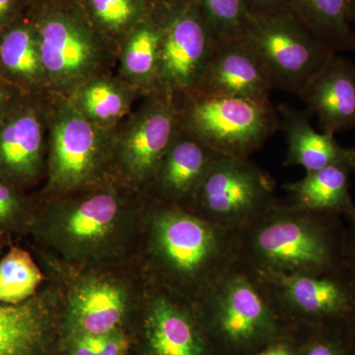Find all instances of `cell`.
Returning a JSON list of instances; mask_svg holds the SVG:
<instances>
[{
	"label": "cell",
	"instance_id": "cell-1",
	"mask_svg": "<svg viewBox=\"0 0 355 355\" xmlns=\"http://www.w3.org/2000/svg\"><path fill=\"white\" fill-rule=\"evenodd\" d=\"M144 197L114 178L35 202L29 233L51 260L77 270L123 266L139 256Z\"/></svg>",
	"mask_w": 355,
	"mask_h": 355
},
{
	"label": "cell",
	"instance_id": "cell-2",
	"mask_svg": "<svg viewBox=\"0 0 355 355\" xmlns=\"http://www.w3.org/2000/svg\"><path fill=\"white\" fill-rule=\"evenodd\" d=\"M139 259L144 279L195 302L239 261L237 234L144 198Z\"/></svg>",
	"mask_w": 355,
	"mask_h": 355
},
{
	"label": "cell",
	"instance_id": "cell-3",
	"mask_svg": "<svg viewBox=\"0 0 355 355\" xmlns=\"http://www.w3.org/2000/svg\"><path fill=\"white\" fill-rule=\"evenodd\" d=\"M345 220L279 200L237 234L239 261L258 272L324 275L345 268Z\"/></svg>",
	"mask_w": 355,
	"mask_h": 355
},
{
	"label": "cell",
	"instance_id": "cell-4",
	"mask_svg": "<svg viewBox=\"0 0 355 355\" xmlns=\"http://www.w3.org/2000/svg\"><path fill=\"white\" fill-rule=\"evenodd\" d=\"M49 92L67 96L113 71L118 50L89 21L77 0H33Z\"/></svg>",
	"mask_w": 355,
	"mask_h": 355
},
{
	"label": "cell",
	"instance_id": "cell-5",
	"mask_svg": "<svg viewBox=\"0 0 355 355\" xmlns=\"http://www.w3.org/2000/svg\"><path fill=\"white\" fill-rule=\"evenodd\" d=\"M217 350L251 355L275 338L286 324L256 273L238 261L195 301Z\"/></svg>",
	"mask_w": 355,
	"mask_h": 355
},
{
	"label": "cell",
	"instance_id": "cell-6",
	"mask_svg": "<svg viewBox=\"0 0 355 355\" xmlns=\"http://www.w3.org/2000/svg\"><path fill=\"white\" fill-rule=\"evenodd\" d=\"M48 159L39 200L102 183L112 177L114 130L97 127L60 95H50Z\"/></svg>",
	"mask_w": 355,
	"mask_h": 355
},
{
	"label": "cell",
	"instance_id": "cell-7",
	"mask_svg": "<svg viewBox=\"0 0 355 355\" xmlns=\"http://www.w3.org/2000/svg\"><path fill=\"white\" fill-rule=\"evenodd\" d=\"M50 261L51 270L64 277L60 330L64 340L102 336L121 330L133 309H139L144 279L135 282L118 268L77 270Z\"/></svg>",
	"mask_w": 355,
	"mask_h": 355
},
{
	"label": "cell",
	"instance_id": "cell-8",
	"mask_svg": "<svg viewBox=\"0 0 355 355\" xmlns=\"http://www.w3.org/2000/svg\"><path fill=\"white\" fill-rule=\"evenodd\" d=\"M272 102L193 93L179 103L181 130L221 156L250 158L279 130Z\"/></svg>",
	"mask_w": 355,
	"mask_h": 355
},
{
	"label": "cell",
	"instance_id": "cell-9",
	"mask_svg": "<svg viewBox=\"0 0 355 355\" xmlns=\"http://www.w3.org/2000/svg\"><path fill=\"white\" fill-rule=\"evenodd\" d=\"M275 186L251 159L219 155L184 209L237 232L279 200Z\"/></svg>",
	"mask_w": 355,
	"mask_h": 355
},
{
	"label": "cell",
	"instance_id": "cell-10",
	"mask_svg": "<svg viewBox=\"0 0 355 355\" xmlns=\"http://www.w3.org/2000/svg\"><path fill=\"white\" fill-rule=\"evenodd\" d=\"M179 128L173 96L160 90L144 96L114 128L112 177L144 196Z\"/></svg>",
	"mask_w": 355,
	"mask_h": 355
},
{
	"label": "cell",
	"instance_id": "cell-11",
	"mask_svg": "<svg viewBox=\"0 0 355 355\" xmlns=\"http://www.w3.org/2000/svg\"><path fill=\"white\" fill-rule=\"evenodd\" d=\"M253 272L286 324L345 330L355 319V280L345 268L324 275Z\"/></svg>",
	"mask_w": 355,
	"mask_h": 355
},
{
	"label": "cell",
	"instance_id": "cell-12",
	"mask_svg": "<svg viewBox=\"0 0 355 355\" xmlns=\"http://www.w3.org/2000/svg\"><path fill=\"white\" fill-rule=\"evenodd\" d=\"M248 43L260 58L272 88L298 96L333 51L291 12L249 18Z\"/></svg>",
	"mask_w": 355,
	"mask_h": 355
},
{
	"label": "cell",
	"instance_id": "cell-13",
	"mask_svg": "<svg viewBox=\"0 0 355 355\" xmlns=\"http://www.w3.org/2000/svg\"><path fill=\"white\" fill-rule=\"evenodd\" d=\"M157 90L178 105L197 92L216 46V37L196 0H164Z\"/></svg>",
	"mask_w": 355,
	"mask_h": 355
},
{
	"label": "cell",
	"instance_id": "cell-14",
	"mask_svg": "<svg viewBox=\"0 0 355 355\" xmlns=\"http://www.w3.org/2000/svg\"><path fill=\"white\" fill-rule=\"evenodd\" d=\"M139 309L147 355H216L190 299L144 279Z\"/></svg>",
	"mask_w": 355,
	"mask_h": 355
},
{
	"label": "cell",
	"instance_id": "cell-15",
	"mask_svg": "<svg viewBox=\"0 0 355 355\" xmlns=\"http://www.w3.org/2000/svg\"><path fill=\"white\" fill-rule=\"evenodd\" d=\"M50 95L26 96L0 121V177L24 191L46 179Z\"/></svg>",
	"mask_w": 355,
	"mask_h": 355
},
{
	"label": "cell",
	"instance_id": "cell-16",
	"mask_svg": "<svg viewBox=\"0 0 355 355\" xmlns=\"http://www.w3.org/2000/svg\"><path fill=\"white\" fill-rule=\"evenodd\" d=\"M60 310L58 282L19 304L0 303V355H51L60 329Z\"/></svg>",
	"mask_w": 355,
	"mask_h": 355
},
{
	"label": "cell",
	"instance_id": "cell-17",
	"mask_svg": "<svg viewBox=\"0 0 355 355\" xmlns=\"http://www.w3.org/2000/svg\"><path fill=\"white\" fill-rule=\"evenodd\" d=\"M272 83L246 38L216 40L197 92L209 96L270 101Z\"/></svg>",
	"mask_w": 355,
	"mask_h": 355
},
{
	"label": "cell",
	"instance_id": "cell-18",
	"mask_svg": "<svg viewBox=\"0 0 355 355\" xmlns=\"http://www.w3.org/2000/svg\"><path fill=\"white\" fill-rule=\"evenodd\" d=\"M298 97L315 114L322 132L335 135L355 128V64L333 53Z\"/></svg>",
	"mask_w": 355,
	"mask_h": 355
},
{
	"label": "cell",
	"instance_id": "cell-19",
	"mask_svg": "<svg viewBox=\"0 0 355 355\" xmlns=\"http://www.w3.org/2000/svg\"><path fill=\"white\" fill-rule=\"evenodd\" d=\"M218 156L180 128L144 197L184 209Z\"/></svg>",
	"mask_w": 355,
	"mask_h": 355
},
{
	"label": "cell",
	"instance_id": "cell-20",
	"mask_svg": "<svg viewBox=\"0 0 355 355\" xmlns=\"http://www.w3.org/2000/svg\"><path fill=\"white\" fill-rule=\"evenodd\" d=\"M30 8L0 31V77L26 96H43L50 92L41 39Z\"/></svg>",
	"mask_w": 355,
	"mask_h": 355
},
{
	"label": "cell",
	"instance_id": "cell-21",
	"mask_svg": "<svg viewBox=\"0 0 355 355\" xmlns=\"http://www.w3.org/2000/svg\"><path fill=\"white\" fill-rule=\"evenodd\" d=\"M279 130L286 133V166H301L306 173L317 171L350 157L354 148L343 146L335 135L319 132L311 125L308 110L301 111L286 104L277 106Z\"/></svg>",
	"mask_w": 355,
	"mask_h": 355
},
{
	"label": "cell",
	"instance_id": "cell-22",
	"mask_svg": "<svg viewBox=\"0 0 355 355\" xmlns=\"http://www.w3.org/2000/svg\"><path fill=\"white\" fill-rule=\"evenodd\" d=\"M162 31V8L160 4L153 3L148 15L119 46L116 74L139 89L144 96L157 91Z\"/></svg>",
	"mask_w": 355,
	"mask_h": 355
},
{
	"label": "cell",
	"instance_id": "cell-23",
	"mask_svg": "<svg viewBox=\"0 0 355 355\" xmlns=\"http://www.w3.org/2000/svg\"><path fill=\"white\" fill-rule=\"evenodd\" d=\"M64 97L97 127L114 130L144 95L118 74L108 71L93 77Z\"/></svg>",
	"mask_w": 355,
	"mask_h": 355
},
{
	"label": "cell",
	"instance_id": "cell-24",
	"mask_svg": "<svg viewBox=\"0 0 355 355\" xmlns=\"http://www.w3.org/2000/svg\"><path fill=\"white\" fill-rule=\"evenodd\" d=\"M354 153L350 157L317 171L306 173L303 179L284 187L286 200L301 209L349 216L355 209L350 195V177L354 175Z\"/></svg>",
	"mask_w": 355,
	"mask_h": 355
},
{
	"label": "cell",
	"instance_id": "cell-25",
	"mask_svg": "<svg viewBox=\"0 0 355 355\" xmlns=\"http://www.w3.org/2000/svg\"><path fill=\"white\" fill-rule=\"evenodd\" d=\"M288 8L333 53L355 51L349 0H288Z\"/></svg>",
	"mask_w": 355,
	"mask_h": 355
},
{
	"label": "cell",
	"instance_id": "cell-26",
	"mask_svg": "<svg viewBox=\"0 0 355 355\" xmlns=\"http://www.w3.org/2000/svg\"><path fill=\"white\" fill-rule=\"evenodd\" d=\"M89 21L110 43L119 49L153 9L150 0H77Z\"/></svg>",
	"mask_w": 355,
	"mask_h": 355
},
{
	"label": "cell",
	"instance_id": "cell-27",
	"mask_svg": "<svg viewBox=\"0 0 355 355\" xmlns=\"http://www.w3.org/2000/svg\"><path fill=\"white\" fill-rule=\"evenodd\" d=\"M44 280V273L22 248L11 246L0 260V303L19 304L33 297Z\"/></svg>",
	"mask_w": 355,
	"mask_h": 355
},
{
	"label": "cell",
	"instance_id": "cell-28",
	"mask_svg": "<svg viewBox=\"0 0 355 355\" xmlns=\"http://www.w3.org/2000/svg\"><path fill=\"white\" fill-rule=\"evenodd\" d=\"M216 40L242 38L249 13L243 0H196Z\"/></svg>",
	"mask_w": 355,
	"mask_h": 355
},
{
	"label": "cell",
	"instance_id": "cell-29",
	"mask_svg": "<svg viewBox=\"0 0 355 355\" xmlns=\"http://www.w3.org/2000/svg\"><path fill=\"white\" fill-rule=\"evenodd\" d=\"M35 202L26 191L0 177V236L29 233Z\"/></svg>",
	"mask_w": 355,
	"mask_h": 355
},
{
	"label": "cell",
	"instance_id": "cell-30",
	"mask_svg": "<svg viewBox=\"0 0 355 355\" xmlns=\"http://www.w3.org/2000/svg\"><path fill=\"white\" fill-rule=\"evenodd\" d=\"M300 355H349L343 330L309 328Z\"/></svg>",
	"mask_w": 355,
	"mask_h": 355
},
{
	"label": "cell",
	"instance_id": "cell-31",
	"mask_svg": "<svg viewBox=\"0 0 355 355\" xmlns=\"http://www.w3.org/2000/svg\"><path fill=\"white\" fill-rule=\"evenodd\" d=\"M288 324H286L279 335L266 343L251 355H300L301 345H296L295 338L288 335Z\"/></svg>",
	"mask_w": 355,
	"mask_h": 355
},
{
	"label": "cell",
	"instance_id": "cell-32",
	"mask_svg": "<svg viewBox=\"0 0 355 355\" xmlns=\"http://www.w3.org/2000/svg\"><path fill=\"white\" fill-rule=\"evenodd\" d=\"M250 17L260 18L289 10L288 0H243Z\"/></svg>",
	"mask_w": 355,
	"mask_h": 355
},
{
	"label": "cell",
	"instance_id": "cell-33",
	"mask_svg": "<svg viewBox=\"0 0 355 355\" xmlns=\"http://www.w3.org/2000/svg\"><path fill=\"white\" fill-rule=\"evenodd\" d=\"M33 0H0V31L27 12Z\"/></svg>",
	"mask_w": 355,
	"mask_h": 355
},
{
	"label": "cell",
	"instance_id": "cell-34",
	"mask_svg": "<svg viewBox=\"0 0 355 355\" xmlns=\"http://www.w3.org/2000/svg\"><path fill=\"white\" fill-rule=\"evenodd\" d=\"M130 338L121 329L102 336L101 347L98 355H127L130 349Z\"/></svg>",
	"mask_w": 355,
	"mask_h": 355
},
{
	"label": "cell",
	"instance_id": "cell-35",
	"mask_svg": "<svg viewBox=\"0 0 355 355\" xmlns=\"http://www.w3.org/2000/svg\"><path fill=\"white\" fill-rule=\"evenodd\" d=\"M26 95L16 87L0 77V121L15 109Z\"/></svg>",
	"mask_w": 355,
	"mask_h": 355
},
{
	"label": "cell",
	"instance_id": "cell-36",
	"mask_svg": "<svg viewBox=\"0 0 355 355\" xmlns=\"http://www.w3.org/2000/svg\"><path fill=\"white\" fill-rule=\"evenodd\" d=\"M102 336H76L64 340L69 355H98Z\"/></svg>",
	"mask_w": 355,
	"mask_h": 355
},
{
	"label": "cell",
	"instance_id": "cell-37",
	"mask_svg": "<svg viewBox=\"0 0 355 355\" xmlns=\"http://www.w3.org/2000/svg\"><path fill=\"white\" fill-rule=\"evenodd\" d=\"M345 220V268L355 280V209Z\"/></svg>",
	"mask_w": 355,
	"mask_h": 355
},
{
	"label": "cell",
	"instance_id": "cell-38",
	"mask_svg": "<svg viewBox=\"0 0 355 355\" xmlns=\"http://www.w3.org/2000/svg\"><path fill=\"white\" fill-rule=\"evenodd\" d=\"M349 355H355V319L343 330Z\"/></svg>",
	"mask_w": 355,
	"mask_h": 355
},
{
	"label": "cell",
	"instance_id": "cell-39",
	"mask_svg": "<svg viewBox=\"0 0 355 355\" xmlns=\"http://www.w3.org/2000/svg\"><path fill=\"white\" fill-rule=\"evenodd\" d=\"M350 20L355 25V0H349Z\"/></svg>",
	"mask_w": 355,
	"mask_h": 355
},
{
	"label": "cell",
	"instance_id": "cell-40",
	"mask_svg": "<svg viewBox=\"0 0 355 355\" xmlns=\"http://www.w3.org/2000/svg\"><path fill=\"white\" fill-rule=\"evenodd\" d=\"M354 175L355 176V147H354Z\"/></svg>",
	"mask_w": 355,
	"mask_h": 355
},
{
	"label": "cell",
	"instance_id": "cell-41",
	"mask_svg": "<svg viewBox=\"0 0 355 355\" xmlns=\"http://www.w3.org/2000/svg\"><path fill=\"white\" fill-rule=\"evenodd\" d=\"M153 3H157V2L164 1V0H150Z\"/></svg>",
	"mask_w": 355,
	"mask_h": 355
}]
</instances>
